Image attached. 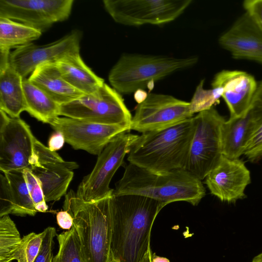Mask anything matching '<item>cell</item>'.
<instances>
[{"mask_svg":"<svg viewBox=\"0 0 262 262\" xmlns=\"http://www.w3.org/2000/svg\"><path fill=\"white\" fill-rule=\"evenodd\" d=\"M165 206L139 195L111 196L113 262H141L150 248V233L155 219Z\"/></svg>","mask_w":262,"mask_h":262,"instance_id":"6da1fadb","label":"cell"},{"mask_svg":"<svg viewBox=\"0 0 262 262\" xmlns=\"http://www.w3.org/2000/svg\"><path fill=\"white\" fill-rule=\"evenodd\" d=\"M136 194L167 204L185 201L198 205L206 194L202 181L184 169L158 173L129 163L113 195Z\"/></svg>","mask_w":262,"mask_h":262,"instance_id":"7a4b0ae2","label":"cell"},{"mask_svg":"<svg viewBox=\"0 0 262 262\" xmlns=\"http://www.w3.org/2000/svg\"><path fill=\"white\" fill-rule=\"evenodd\" d=\"M192 118L162 129L142 133L127 156L129 163L167 173L184 169L193 132Z\"/></svg>","mask_w":262,"mask_h":262,"instance_id":"3957f363","label":"cell"},{"mask_svg":"<svg viewBox=\"0 0 262 262\" xmlns=\"http://www.w3.org/2000/svg\"><path fill=\"white\" fill-rule=\"evenodd\" d=\"M110 198L87 202L72 190L65 196L63 208L73 218L85 262H113Z\"/></svg>","mask_w":262,"mask_h":262,"instance_id":"277c9868","label":"cell"},{"mask_svg":"<svg viewBox=\"0 0 262 262\" xmlns=\"http://www.w3.org/2000/svg\"><path fill=\"white\" fill-rule=\"evenodd\" d=\"M195 56L176 57L167 55L124 54L110 70L108 80L121 94H130L147 88L175 72L195 65Z\"/></svg>","mask_w":262,"mask_h":262,"instance_id":"5b68a950","label":"cell"},{"mask_svg":"<svg viewBox=\"0 0 262 262\" xmlns=\"http://www.w3.org/2000/svg\"><path fill=\"white\" fill-rule=\"evenodd\" d=\"M194 128L184 170L202 181L222 155L221 129L225 118L214 107L192 117Z\"/></svg>","mask_w":262,"mask_h":262,"instance_id":"8992f818","label":"cell"},{"mask_svg":"<svg viewBox=\"0 0 262 262\" xmlns=\"http://www.w3.org/2000/svg\"><path fill=\"white\" fill-rule=\"evenodd\" d=\"M59 116L129 128L133 118L121 94L105 83L93 93L60 105Z\"/></svg>","mask_w":262,"mask_h":262,"instance_id":"52a82bcc","label":"cell"},{"mask_svg":"<svg viewBox=\"0 0 262 262\" xmlns=\"http://www.w3.org/2000/svg\"><path fill=\"white\" fill-rule=\"evenodd\" d=\"M127 133L116 136L98 156L92 171L79 185L76 192L78 198L92 202L113 195L114 189L110 187L111 180L139 136Z\"/></svg>","mask_w":262,"mask_h":262,"instance_id":"ba28073f","label":"cell"},{"mask_svg":"<svg viewBox=\"0 0 262 262\" xmlns=\"http://www.w3.org/2000/svg\"><path fill=\"white\" fill-rule=\"evenodd\" d=\"M192 0H104L105 9L117 23L128 26L163 25L181 16Z\"/></svg>","mask_w":262,"mask_h":262,"instance_id":"9c48e42d","label":"cell"},{"mask_svg":"<svg viewBox=\"0 0 262 262\" xmlns=\"http://www.w3.org/2000/svg\"><path fill=\"white\" fill-rule=\"evenodd\" d=\"M37 139L20 117L12 118L0 110V170L30 168L35 162Z\"/></svg>","mask_w":262,"mask_h":262,"instance_id":"30bf717a","label":"cell"},{"mask_svg":"<svg viewBox=\"0 0 262 262\" xmlns=\"http://www.w3.org/2000/svg\"><path fill=\"white\" fill-rule=\"evenodd\" d=\"M189 102L163 94L150 93L136 107L130 130L144 133L174 125L193 117Z\"/></svg>","mask_w":262,"mask_h":262,"instance_id":"8fae6325","label":"cell"},{"mask_svg":"<svg viewBox=\"0 0 262 262\" xmlns=\"http://www.w3.org/2000/svg\"><path fill=\"white\" fill-rule=\"evenodd\" d=\"M49 124L64 136L65 142L75 149L99 156L116 136L130 130L128 127L107 125L66 117H57Z\"/></svg>","mask_w":262,"mask_h":262,"instance_id":"7c38bea8","label":"cell"},{"mask_svg":"<svg viewBox=\"0 0 262 262\" xmlns=\"http://www.w3.org/2000/svg\"><path fill=\"white\" fill-rule=\"evenodd\" d=\"M73 0H0V17L18 21L42 32L70 16Z\"/></svg>","mask_w":262,"mask_h":262,"instance_id":"4fadbf2b","label":"cell"},{"mask_svg":"<svg viewBox=\"0 0 262 262\" xmlns=\"http://www.w3.org/2000/svg\"><path fill=\"white\" fill-rule=\"evenodd\" d=\"M82 33L78 30L70 33L55 41L44 45L32 43L16 48L10 53L9 63L23 79L39 66L55 63L72 54L79 53Z\"/></svg>","mask_w":262,"mask_h":262,"instance_id":"5bb4252c","label":"cell"},{"mask_svg":"<svg viewBox=\"0 0 262 262\" xmlns=\"http://www.w3.org/2000/svg\"><path fill=\"white\" fill-rule=\"evenodd\" d=\"M250 182V172L245 163L239 159L224 156L205 178L210 193L228 203L244 198L245 190Z\"/></svg>","mask_w":262,"mask_h":262,"instance_id":"9a60e30c","label":"cell"},{"mask_svg":"<svg viewBox=\"0 0 262 262\" xmlns=\"http://www.w3.org/2000/svg\"><path fill=\"white\" fill-rule=\"evenodd\" d=\"M257 83L255 78L246 72L224 70L218 72L211 82L226 103L230 117L246 115L256 91Z\"/></svg>","mask_w":262,"mask_h":262,"instance_id":"2e32d148","label":"cell"},{"mask_svg":"<svg viewBox=\"0 0 262 262\" xmlns=\"http://www.w3.org/2000/svg\"><path fill=\"white\" fill-rule=\"evenodd\" d=\"M219 43L234 59L262 64V31L246 12L220 36Z\"/></svg>","mask_w":262,"mask_h":262,"instance_id":"e0dca14e","label":"cell"},{"mask_svg":"<svg viewBox=\"0 0 262 262\" xmlns=\"http://www.w3.org/2000/svg\"><path fill=\"white\" fill-rule=\"evenodd\" d=\"M78 168L75 162L37 159L30 169L40 181L47 202L57 201L66 193L74 176L73 170Z\"/></svg>","mask_w":262,"mask_h":262,"instance_id":"ac0fdd59","label":"cell"},{"mask_svg":"<svg viewBox=\"0 0 262 262\" xmlns=\"http://www.w3.org/2000/svg\"><path fill=\"white\" fill-rule=\"evenodd\" d=\"M28 79L59 105L83 95L66 81L55 63H45L39 66L30 74Z\"/></svg>","mask_w":262,"mask_h":262,"instance_id":"d6986e66","label":"cell"},{"mask_svg":"<svg viewBox=\"0 0 262 262\" xmlns=\"http://www.w3.org/2000/svg\"><path fill=\"white\" fill-rule=\"evenodd\" d=\"M66 81L83 94L97 91L104 83L83 62L79 53L70 54L55 62Z\"/></svg>","mask_w":262,"mask_h":262,"instance_id":"ffe728a7","label":"cell"},{"mask_svg":"<svg viewBox=\"0 0 262 262\" xmlns=\"http://www.w3.org/2000/svg\"><path fill=\"white\" fill-rule=\"evenodd\" d=\"M252 132V123L248 114L225 120L221 129L222 155L229 159H239L244 155Z\"/></svg>","mask_w":262,"mask_h":262,"instance_id":"44dd1931","label":"cell"},{"mask_svg":"<svg viewBox=\"0 0 262 262\" xmlns=\"http://www.w3.org/2000/svg\"><path fill=\"white\" fill-rule=\"evenodd\" d=\"M23 80L10 65L0 72V110L12 118L26 111Z\"/></svg>","mask_w":262,"mask_h":262,"instance_id":"7402d4cb","label":"cell"},{"mask_svg":"<svg viewBox=\"0 0 262 262\" xmlns=\"http://www.w3.org/2000/svg\"><path fill=\"white\" fill-rule=\"evenodd\" d=\"M26 111L43 123L59 116L60 105L28 79L23 80Z\"/></svg>","mask_w":262,"mask_h":262,"instance_id":"603a6c76","label":"cell"},{"mask_svg":"<svg viewBox=\"0 0 262 262\" xmlns=\"http://www.w3.org/2000/svg\"><path fill=\"white\" fill-rule=\"evenodd\" d=\"M41 34L42 32L35 28L0 17V49L10 50L32 43Z\"/></svg>","mask_w":262,"mask_h":262,"instance_id":"cb8c5ba5","label":"cell"},{"mask_svg":"<svg viewBox=\"0 0 262 262\" xmlns=\"http://www.w3.org/2000/svg\"><path fill=\"white\" fill-rule=\"evenodd\" d=\"M253 125V132L246 148L244 155L252 162L259 159L262 151V80L257 86L248 113Z\"/></svg>","mask_w":262,"mask_h":262,"instance_id":"d4e9b609","label":"cell"},{"mask_svg":"<svg viewBox=\"0 0 262 262\" xmlns=\"http://www.w3.org/2000/svg\"><path fill=\"white\" fill-rule=\"evenodd\" d=\"M3 173L8 181L13 197V210L11 214L35 215L37 211L31 198L23 170Z\"/></svg>","mask_w":262,"mask_h":262,"instance_id":"484cf974","label":"cell"},{"mask_svg":"<svg viewBox=\"0 0 262 262\" xmlns=\"http://www.w3.org/2000/svg\"><path fill=\"white\" fill-rule=\"evenodd\" d=\"M19 232L8 215L0 219V262H12L21 243Z\"/></svg>","mask_w":262,"mask_h":262,"instance_id":"4316f807","label":"cell"},{"mask_svg":"<svg viewBox=\"0 0 262 262\" xmlns=\"http://www.w3.org/2000/svg\"><path fill=\"white\" fill-rule=\"evenodd\" d=\"M59 250L52 262H85L78 236L73 226L66 232L57 235Z\"/></svg>","mask_w":262,"mask_h":262,"instance_id":"83f0119b","label":"cell"},{"mask_svg":"<svg viewBox=\"0 0 262 262\" xmlns=\"http://www.w3.org/2000/svg\"><path fill=\"white\" fill-rule=\"evenodd\" d=\"M204 80L203 79L196 86L194 94L189 102L190 110L192 115L213 107L221 97L216 89H204Z\"/></svg>","mask_w":262,"mask_h":262,"instance_id":"f1b7e54d","label":"cell"},{"mask_svg":"<svg viewBox=\"0 0 262 262\" xmlns=\"http://www.w3.org/2000/svg\"><path fill=\"white\" fill-rule=\"evenodd\" d=\"M44 234V231L38 234L31 232L24 236L14 259L17 262H33L39 252Z\"/></svg>","mask_w":262,"mask_h":262,"instance_id":"f546056e","label":"cell"},{"mask_svg":"<svg viewBox=\"0 0 262 262\" xmlns=\"http://www.w3.org/2000/svg\"><path fill=\"white\" fill-rule=\"evenodd\" d=\"M23 171L36 210L37 212H46L48 206L40 181L30 168H25Z\"/></svg>","mask_w":262,"mask_h":262,"instance_id":"4dcf8cb0","label":"cell"},{"mask_svg":"<svg viewBox=\"0 0 262 262\" xmlns=\"http://www.w3.org/2000/svg\"><path fill=\"white\" fill-rule=\"evenodd\" d=\"M44 236L39 252L33 262H52L55 228L49 227L44 230Z\"/></svg>","mask_w":262,"mask_h":262,"instance_id":"1f68e13d","label":"cell"},{"mask_svg":"<svg viewBox=\"0 0 262 262\" xmlns=\"http://www.w3.org/2000/svg\"><path fill=\"white\" fill-rule=\"evenodd\" d=\"M13 200L8 181L4 174H0V217L11 214Z\"/></svg>","mask_w":262,"mask_h":262,"instance_id":"d6a6232c","label":"cell"},{"mask_svg":"<svg viewBox=\"0 0 262 262\" xmlns=\"http://www.w3.org/2000/svg\"><path fill=\"white\" fill-rule=\"evenodd\" d=\"M243 6L245 12L262 31V0H245Z\"/></svg>","mask_w":262,"mask_h":262,"instance_id":"836d02e7","label":"cell"},{"mask_svg":"<svg viewBox=\"0 0 262 262\" xmlns=\"http://www.w3.org/2000/svg\"><path fill=\"white\" fill-rule=\"evenodd\" d=\"M56 220L58 226L63 229L69 230L73 226V218L71 214L66 210L57 212Z\"/></svg>","mask_w":262,"mask_h":262,"instance_id":"e575fe53","label":"cell"},{"mask_svg":"<svg viewBox=\"0 0 262 262\" xmlns=\"http://www.w3.org/2000/svg\"><path fill=\"white\" fill-rule=\"evenodd\" d=\"M65 139L63 135L55 131L50 136L48 141V148L53 151H55L62 147Z\"/></svg>","mask_w":262,"mask_h":262,"instance_id":"d590c367","label":"cell"},{"mask_svg":"<svg viewBox=\"0 0 262 262\" xmlns=\"http://www.w3.org/2000/svg\"><path fill=\"white\" fill-rule=\"evenodd\" d=\"M10 50L0 49V72L6 69L9 65Z\"/></svg>","mask_w":262,"mask_h":262,"instance_id":"8d00e7d4","label":"cell"},{"mask_svg":"<svg viewBox=\"0 0 262 262\" xmlns=\"http://www.w3.org/2000/svg\"><path fill=\"white\" fill-rule=\"evenodd\" d=\"M151 262H170L166 257L157 256L155 253L152 254Z\"/></svg>","mask_w":262,"mask_h":262,"instance_id":"74e56055","label":"cell"},{"mask_svg":"<svg viewBox=\"0 0 262 262\" xmlns=\"http://www.w3.org/2000/svg\"><path fill=\"white\" fill-rule=\"evenodd\" d=\"M152 256V254L151 253L150 248L144 255L141 262H151Z\"/></svg>","mask_w":262,"mask_h":262,"instance_id":"f35d334b","label":"cell"},{"mask_svg":"<svg viewBox=\"0 0 262 262\" xmlns=\"http://www.w3.org/2000/svg\"><path fill=\"white\" fill-rule=\"evenodd\" d=\"M251 262H262V252L253 257Z\"/></svg>","mask_w":262,"mask_h":262,"instance_id":"ab89813d","label":"cell"},{"mask_svg":"<svg viewBox=\"0 0 262 262\" xmlns=\"http://www.w3.org/2000/svg\"><path fill=\"white\" fill-rule=\"evenodd\" d=\"M261 158H262V151H261V152L259 155V159H260Z\"/></svg>","mask_w":262,"mask_h":262,"instance_id":"60d3db41","label":"cell"}]
</instances>
